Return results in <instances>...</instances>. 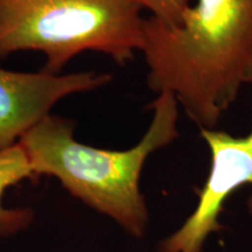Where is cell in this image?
<instances>
[{
    "instance_id": "3",
    "label": "cell",
    "mask_w": 252,
    "mask_h": 252,
    "mask_svg": "<svg viewBox=\"0 0 252 252\" xmlns=\"http://www.w3.org/2000/svg\"><path fill=\"white\" fill-rule=\"evenodd\" d=\"M145 18L132 0H0V60L43 53V70L59 75L72 58L103 53L124 65L141 52Z\"/></svg>"
},
{
    "instance_id": "5",
    "label": "cell",
    "mask_w": 252,
    "mask_h": 252,
    "mask_svg": "<svg viewBox=\"0 0 252 252\" xmlns=\"http://www.w3.org/2000/svg\"><path fill=\"white\" fill-rule=\"evenodd\" d=\"M110 81L109 74L93 70L55 75L0 68V151L18 144L62 98L98 89Z\"/></svg>"
},
{
    "instance_id": "1",
    "label": "cell",
    "mask_w": 252,
    "mask_h": 252,
    "mask_svg": "<svg viewBox=\"0 0 252 252\" xmlns=\"http://www.w3.org/2000/svg\"><path fill=\"white\" fill-rule=\"evenodd\" d=\"M154 93H171L198 128H214L252 86V0H197L179 26L145 19Z\"/></svg>"
},
{
    "instance_id": "7",
    "label": "cell",
    "mask_w": 252,
    "mask_h": 252,
    "mask_svg": "<svg viewBox=\"0 0 252 252\" xmlns=\"http://www.w3.org/2000/svg\"><path fill=\"white\" fill-rule=\"evenodd\" d=\"M141 9L151 12V17L169 27L179 26L190 8V0H132Z\"/></svg>"
},
{
    "instance_id": "6",
    "label": "cell",
    "mask_w": 252,
    "mask_h": 252,
    "mask_svg": "<svg viewBox=\"0 0 252 252\" xmlns=\"http://www.w3.org/2000/svg\"><path fill=\"white\" fill-rule=\"evenodd\" d=\"M35 179L27 154L20 144L0 151V235L17 234L31 224L33 220L31 209H9L2 203V197L8 188Z\"/></svg>"
},
{
    "instance_id": "2",
    "label": "cell",
    "mask_w": 252,
    "mask_h": 252,
    "mask_svg": "<svg viewBox=\"0 0 252 252\" xmlns=\"http://www.w3.org/2000/svg\"><path fill=\"white\" fill-rule=\"evenodd\" d=\"M151 124L135 146L103 150L74 138V123L48 115L23 135L36 178L55 176L72 196L115 220L128 234L141 238L149 210L140 191V175L151 154L178 139L180 106L171 93H160L150 105Z\"/></svg>"
},
{
    "instance_id": "4",
    "label": "cell",
    "mask_w": 252,
    "mask_h": 252,
    "mask_svg": "<svg viewBox=\"0 0 252 252\" xmlns=\"http://www.w3.org/2000/svg\"><path fill=\"white\" fill-rule=\"evenodd\" d=\"M210 152V169L201 188H195L196 208L178 231L162 241L158 252H201L213 232L224 229L219 217L230 195L243 186L252 188V127L245 135L200 128ZM252 216V193L248 200Z\"/></svg>"
}]
</instances>
